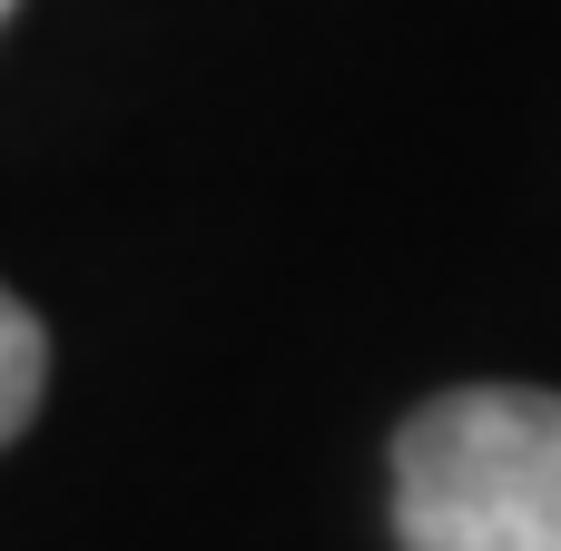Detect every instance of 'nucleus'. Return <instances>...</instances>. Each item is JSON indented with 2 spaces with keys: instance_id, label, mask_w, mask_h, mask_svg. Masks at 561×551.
<instances>
[{
  "instance_id": "2",
  "label": "nucleus",
  "mask_w": 561,
  "mask_h": 551,
  "mask_svg": "<svg viewBox=\"0 0 561 551\" xmlns=\"http://www.w3.org/2000/svg\"><path fill=\"white\" fill-rule=\"evenodd\" d=\"M39 384H49V335H39V315L0 286V444L39 414Z\"/></svg>"
},
{
  "instance_id": "3",
  "label": "nucleus",
  "mask_w": 561,
  "mask_h": 551,
  "mask_svg": "<svg viewBox=\"0 0 561 551\" xmlns=\"http://www.w3.org/2000/svg\"><path fill=\"white\" fill-rule=\"evenodd\" d=\"M0 20H10V0H0Z\"/></svg>"
},
{
  "instance_id": "1",
  "label": "nucleus",
  "mask_w": 561,
  "mask_h": 551,
  "mask_svg": "<svg viewBox=\"0 0 561 551\" xmlns=\"http://www.w3.org/2000/svg\"><path fill=\"white\" fill-rule=\"evenodd\" d=\"M404 551H561V394L463 384L394 444Z\"/></svg>"
}]
</instances>
